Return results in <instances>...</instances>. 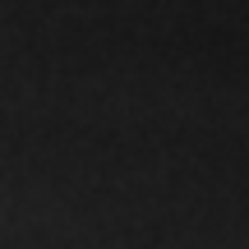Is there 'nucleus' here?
Here are the masks:
<instances>
[]
</instances>
